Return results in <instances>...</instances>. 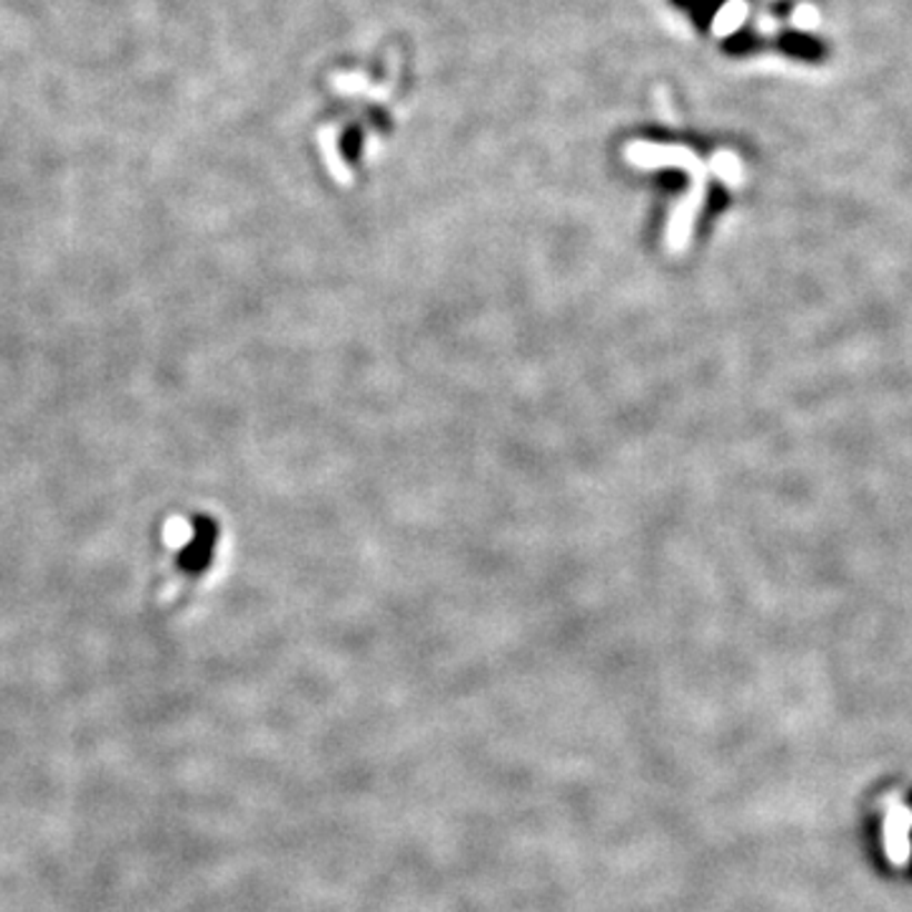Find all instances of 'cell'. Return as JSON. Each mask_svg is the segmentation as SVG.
Segmentation results:
<instances>
[{
  "label": "cell",
  "instance_id": "obj_1",
  "mask_svg": "<svg viewBox=\"0 0 912 912\" xmlns=\"http://www.w3.org/2000/svg\"><path fill=\"white\" fill-rule=\"evenodd\" d=\"M781 49L791 53V57H799L804 61L811 63H819L821 59L826 57V46L821 43L814 36H806V33H786L781 36Z\"/></svg>",
  "mask_w": 912,
  "mask_h": 912
}]
</instances>
